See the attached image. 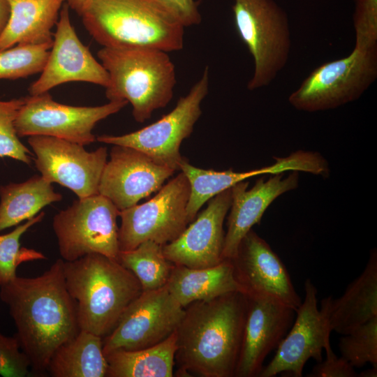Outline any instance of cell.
<instances>
[{"label":"cell","instance_id":"1","mask_svg":"<svg viewBox=\"0 0 377 377\" xmlns=\"http://www.w3.org/2000/svg\"><path fill=\"white\" fill-rule=\"evenodd\" d=\"M62 258L36 277L16 276L0 287L22 350L35 374L47 371L56 349L77 334L76 304L68 292Z\"/></svg>","mask_w":377,"mask_h":377},{"label":"cell","instance_id":"2","mask_svg":"<svg viewBox=\"0 0 377 377\" xmlns=\"http://www.w3.org/2000/svg\"><path fill=\"white\" fill-rule=\"evenodd\" d=\"M189 305L176 330V355L182 369L205 377L234 376L243 338L246 295L235 292Z\"/></svg>","mask_w":377,"mask_h":377},{"label":"cell","instance_id":"3","mask_svg":"<svg viewBox=\"0 0 377 377\" xmlns=\"http://www.w3.org/2000/svg\"><path fill=\"white\" fill-rule=\"evenodd\" d=\"M79 15L89 34L103 47L167 52L184 47L185 27L153 0H87Z\"/></svg>","mask_w":377,"mask_h":377},{"label":"cell","instance_id":"4","mask_svg":"<svg viewBox=\"0 0 377 377\" xmlns=\"http://www.w3.org/2000/svg\"><path fill=\"white\" fill-rule=\"evenodd\" d=\"M63 270L68 292L76 304L80 329L102 338L112 332L142 291L129 269L102 254L64 260Z\"/></svg>","mask_w":377,"mask_h":377},{"label":"cell","instance_id":"5","mask_svg":"<svg viewBox=\"0 0 377 377\" xmlns=\"http://www.w3.org/2000/svg\"><path fill=\"white\" fill-rule=\"evenodd\" d=\"M168 52L151 48L103 47L97 53L107 71L109 101H126L137 122L149 119L153 112L172 100L177 82L175 67Z\"/></svg>","mask_w":377,"mask_h":377},{"label":"cell","instance_id":"6","mask_svg":"<svg viewBox=\"0 0 377 377\" xmlns=\"http://www.w3.org/2000/svg\"><path fill=\"white\" fill-rule=\"evenodd\" d=\"M233 1L235 27L254 62L247 84L253 91L272 83L288 62L291 49L288 18L274 0Z\"/></svg>","mask_w":377,"mask_h":377},{"label":"cell","instance_id":"7","mask_svg":"<svg viewBox=\"0 0 377 377\" xmlns=\"http://www.w3.org/2000/svg\"><path fill=\"white\" fill-rule=\"evenodd\" d=\"M377 77V45L355 43L346 57L313 70L288 97L295 109L314 112L358 99Z\"/></svg>","mask_w":377,"mask_h":377},{"label":"cell","instance_id":"8","mask_svg":"<svg viewBox=\"0 0 377 377\" xmlns=\"http://www.w3.org/2000/svg\"><path fill=\"white\" fill-rule=\"evenodd\" d=\"M119 212L110 200L98 193L78 198L56 214L52 228L61 258L73 261L99 253L117 260Z\"/></svg>","mask_w":377,"mask_h":377},{"label":"cell","instance_id":"9","mask_svg":"<svg viewBox=\"0 0 377 377\" xmlns=\"http://www.w3.org/2000/svg\"><path fill=\"white\" fill-rule=\"evenodd\" d=\"M209 68L188 94L177 102L175 107L156 121L133 132L121 135H102L96 140L139 150L158 164L180 171L185 160L180 153L182 142L192 133L202 114L201 103L208 93Z\"/></svg>","mask_w":377,"mask_h":377},{"label":"cell","instance_id":"10","mask_svg":"<svg viewBox=\"0 0 377 377\" xmlns=\"http://www.w3.org/2000/svg\"><path fill=\"white\" fill-rule=\"evenodd\" d=\"M190 186L180 172L150 200L119 212V251H129L146 241L161 246L175 240L189 223L186 207Z\"/></svg>","mask_w":377,"mask_h":377},{"label":"cell","instance_id":"11","mask_svg":"<svg viewBox=\"0 0 377 377\" xmlns=\"http://www.w3.org/2000/svg\"><path fill=\"white\" fill-rule=\"evenodd\" d=\"M126 101L98 106H73L55 101L49 92L25 97L15 121L19 138L55 137L83 146L96 140L92 130L100 121L124 108Z\"/></svg>","mask_w":377,"mask_h":377},{"label":"cell","instance_id":"12","mask_svg":"<svg viewBox=\"0 0 377 377\" xmlns=\"http://www.w3.org/2000/svg\"><path fill=\"white\" fill-rule=\"evenodd\" d=\"M166 285L142 290L126 309L112 332L103 338L104 355L154 346L177 329L185 310Z\"/></svg>","mask_w":377,"mask_h":377},{"label":"cell","instance_id":"13","mask_svg":"<svg viewBox=\"0 0 377 377\" xmlns=\"http://www.w3.org/2000/svg\"><path fill=\"white\" fill-rule=\"evenodd\" d=\"M27 141L36 169L50 183L66 187L78 198L98 193L107 147L87 151L82 145L46 135L29 136Z\"/></svg>","mask_w":377,"mask_h":377},{"label":"cell","instance_id":"14","mask_svg":"<svg viewBox=\"0 0 377 377\" xmlns=\"http://www.w3.org/2000/svg\"><path fill=\"white\" fill-rule=\"evenodd\" d=\"M304 299L296 309L295 320L282 339L275 355L263 367L258 377H301L309 359L316 362L323 360L322 351L330 342L327 313L320 302L318 309V290L310 279L304 282Z\"/></svg>","mask_w":377,"mask_h":377},{"label":"cell","instance_id":"15","mask_svg":"<svg viewBox=\"0 0 377 377\" xmlns=\"http://www.w3.org/2000/svg\"><path fill=\"white\" fill-rule=\"evenodd\" d=\"M69 6L64 3L59 13L50 53L40 77L29 87L30 96L48 92L71 82H89L106 87L109 75L79 39L73 27Z\"/></svg>","mask_w":377,"mask_h":377},{"label":"cell","instance_id":"16","mask_svg":"<svg viewBox=\"0 0 377 377\" xmlns=\"http://www.w3.org/2000/svg\"><path fill=\"white\" fill-rule=\"evenodd\" d=\"M175 172L139 150L114 145L101 177L98 193L121 211L158 191Z\"/></svg>","mask_w":377,"mask_h":377},{"label":"cell","instance_id":"17","mask_svg":"<svg viewBox=\"0 0 377 377\" xmlns=\"http://www.w3.org/2000/svg\"><path fill=\"white\" fill-rule=\"evenodd\" d=\"M246 298L243 338L234 376L258 377L266 357L290 329L296 310L269 296L246 295Z\"/></svg>","mask_w":377,"mask_h":377},{"label":"cell","instance_id":"18","mask_svg":"<svg viewBox=\"0 0 377 377\" xmlns=\"http://www.w3.org/2000/svg\"><path fill=\"white\" fill-rule=\"evenodd\" d=\"M232 201L231 188L208 200L207 207L172 242L163 246L165 257L190 268L214 266L223 259V221Z\"/></svg>","mask_w":377,"mask_h":377},{"label":"cell","instance_id":"19","mask_svg":"<svg viewBox=\"0 0 377 377\" xmlns=\"http://www.w3.org/2000/svg\"><path fill=\"white\" fill-rule=\"evenodd\" d=\"M235 276L246 295L274 297L297 309L302 303L286 266L269 244L252 229L230 259Z\"/></svg>","mask_w":377,"mask_h":377},{"label":"cell","instance_id":"20","mask_svg":"<svg viewBox=\"0 0 377 377\" xmlns=\"http://www.w3.org/2000/svg\"><path fill=\"white\" fill-rule=\"evenodd\" d=\"M274 158L276 162L271 165L246 172L205 170L191 165L185 159L180 165V171L185 175L190 186L186 207L188 223L194 220L206 202L248 178L286 171L305 172L324 176L327 171V162L317 152L300 150L287 157Z\"/></svg>","mask_w":377,"mask_h":377},{"label":"cell","instance_id":"21","mask_svg":"<svg viewBox=\"0 0 377 377\" xmlns=\"http://www.w3.org/2000/svg\"><path fill=\"white\" fill-rule=\"evenodd\" d=\"M283 177V172L274 174L267 180L258 179L248 189L249 182L242 181L231 187L232 201L225 234L223 259H232L243 237L260 222L270 204L279 196L298 186L299 172Z\"/></svg>","mask_w":377,"mask_h":377},{"label":"cell","instance_id":"22","mask_svg":"<svg viewBox=\"0 0 377 377\" xmlns=\"http://www.w3.org/2000/svg\"><path fill=\"white\" fill-rule=\"evenodd\" d=\"M325 306L331 331L347 334L377 316V253L371 251L363 272L348 284L339 298L321 302Z\"/></svg>","mask_w":377,"mask_h":377},{"label":"cell","instance_id":"23","mask_svg":"<svg viewBox=\"0 0 377 377\" xmlns=\"http://www.w3.org/2000/svg\"><path fill=\"white\" fill-rule=\"evenodd\" d=\"M10 13L0 34V50L16 45L53 42L57 24L66 0H6Z\"/></svg>","mask_w":377,"mask_h":377},{"label":"cell","instance_id":"24","mask_svg":"<svg viewBox=\"0 0 377 377\" xmlns=\"http://www.w3.org/2000/svg\"><path fill=\"white\" fill-rule=\"evenodd\" d=\"M166 286L182 307L197 301H210L222 295L241 292L230 259L205 268L174 265Z\"/></svg>","mask_w":377,"mask_h":377},{"label":"cell","instance_id":"25","mask_svg":"<svg viewBox=\"0 0 377 377\" xmlns=\"http://www.w3.org/2000/svg\"><path fill=\"white\" fill-rule=\"evenodd\" d=\"M108 368L103 338L80 330L56 349L47 371L53 377H105Z\"/></svg>","mask_w":377,"mask_h":377},{"label":"cell","instance_id":"26","mask_svg":"<svg viewBox=\"0 0 377 377\" xmlns=\"http://www.w3.org/2000/svg\"><path fill=\"white\" fill-rule=\"evenodd\" d=\"M61 199V194L41 175L0 186V232L34 217L43 207Z\"/></svg>","mask_w":377,"mask_h":377},{"label":"cell","instance_id":"27","mask_svg":"<svg viewBox=\"0 0 377 377\" xmlns=\"http://www.w3.org/2000/svg\"><path fill=\"white\" fill-rule=\"evenodd\" d=\"M177 350L174 332L164 341L135 350H119L105 355L108 377H171Z\"/></svg>","mask_w":377,"mask_h":377},{"label":"cell","instance_id":"28","mask_svg":"<svg viewBox=\"0 0 377 377\" xmlns=\"http://www.w3.org/2000/svg\"><path fill=\"white\" fill-rule=\"evenodd\" d=\"M118 262L129 269L140 281L142 290L166 285L175 265L164 256L163 246L146 241L129 251H119Z\"/></svg>","mask_w":377,"mask_h":377},{"label":"cell","instance_id":"29","mask_svg":"<svg viewBox=\"0 0 377 377\" xmlns=\"http://www.w3.org/2000/svg\"><path fill=\"white\" fill-rule=\"evenodd\" d=\"M45 213L40 212L34 217L17 225L12 231L0 235V287L17 276V267L27 262L47 259L41 252L21 246L22 236L32 226L41 222Z\"/></svg>","mask_w":377,"mask_h":377},{"label":"cell","instance_id":"30","mask_svg":"<svg viewBox=\"0 0 377 377\" xmlns=\"http://www.w3.org/2000/svg\"><path fill=\"white\" fill-rule=\"evenodd\" d=\"M52 45L20 44L0 50V80H15L41 73Z\"/></svg>","mask_w":377,"mask_h":377},{"label":"cell","instance_id":"31","mask_svg":"<svg viewBox=\"0 0 377 377\" xmlns=\"http://www.w3.org/2000/svg\"><path fill=\"white\" fill-rule=\"evenodd\" d=\"M339 349L341 356L353 367L368 363L377 367V316L343 335Z\"/></svg>","mask_w":377,"mask_h":377},{"label":"cell","instance_id":"32","mask_svg":"<svg viewBox=\"0 0 377 377\" xmlns=\"http://www.w3.org/2000/svg\"><path fill=\"white\" fill-rule=\"evenodd\" d=\"M24 101L25 97L0 100V157H9L30 165L33 154L20 140L15 127L18 111Z\"/></svg>","mask_w":377,"mask_h":377},{"label":"cell","instance_id":"33","mask_svg":"<svg viewBox=\"0 0 377 377\" xmlns=\"http://www.w3.org/2000/svg\"><path fill=\"white\" fill-rule=\"evenodd\" d=\"M30 361L22 350L16 335L0 333V375L3 377H27L31 374Z\"/></svg>","mask_w":377,"mask_h":377},{"label":"cell","instance_id":"34","mask_svg":"<svg viewBox=\"0 0 377 377\" xmlns=\"http://www.w3.org/2000/svg\"><path fill=\"white\" fill-rule=\"evenodd\" d=\"M355 40L377 43V0H354Z\"/></svg>","mask_w":377,"mask_h":377},{"label":"cell","instance_id":"35","mask_svg":"<svg viewBox=\"0 0 377 377\" xmlns=\"http://www.w3.org/2000/svg\"><path fill=\"white\" fill-rule=\"evenodd\" d=\"M325 360L318 362L309 377H357L354 367L343 357H338L333 352L330 342L324 347Z\"/></svg>","mask_w":377,"mask_h":377},{"label":"cell","instance_id":"36","mask_svg":"<svg viewBox=\"0 0 377 377\" xmlns=\"http://www.w3.org/2000/svg\"><path fill=\"white\" fill-rule=\"evenodd\" d=\"M170 11L184 27L198 25L202 17L195 0H153Z\"/></svg>","mask_w":377,"mask_h":377},{"label":"cell","instance_id":"37","mask_svg":"<svg viewBox=\"0 0 377 377\" xmlns=\"http://www.w3.org/2000/svg\"><path fill=\"white\" fill-rule=\"evenodd\" d=\"M10 13L9 6L6 0H0V34L4 29Z\"/></svg>","mask_w":377,"mask_h":377},{"label":"cell","instance_id":"38","mask_svg":"<svg viewBox=\"0 0 377 377\" xmlns=\"http://www.w3.org/2000/svg\"><path fill=\"white\" fill-rule=\"evenodd\" d=\"M87 0H66L70 9L75 11L78 15L80 14L83 6Z\"/></svg>","mask_w":377,"mask_h":377},{"label":"cell","instance_id":"39","mask_svg":"<svg viewBox=\"0 0 377 377\" xmlns=\"http://www.w3.org/2000/svg\"><path fill=\"white\" fill-rule=\"evenodd\" d=\"M358 377H376L377 376V367H373L371 369H367L357 374Z\"/></svg>","mask_w":377,"mask_h":377}]
</instances>
